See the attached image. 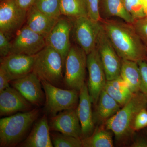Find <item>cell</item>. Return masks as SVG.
<instances>
[{"instance_id": "cell-1", "label": "cell", "mask_w": 147, "mask_h": 147, "mask_svg": "<svg viewBox=\"0 0 147 147\" xmlns=\"http://www.w3.org/2000/svg\"><path fill=\"white\" fill-rule=\"evenodd\" d=\"M100 23L121 59L147 61L146 47L132 24L110 18H102Z\"/></svg>"}, {"instance_id": "cell-2", "label": "cell", "mask_w": 147, "mask_h": 147, "mask_svg": "<svg viewBox=\"0 0 147 147\" xmlns=\"http://www.w3.org/2000/svg\"><path fill=\"white\" fill-rule=\"evenodd\" d=\"M40 115L37 108L18 113L0 120V147L16 146L22 142Z\"/></svg>"}, {"instance_id": "cell-3", "label": "cell", "mask_w": 147, "mask_h": 147, "mask_svg": "<svg viewBox=\"0 0 147 147\" xmlns=\"http://www.w3.org/2000/svg\"><path fill=\"white\" fill-rule=\"evenodd\" d=\"M147 108V97L141 92L135 93L126 104L105 122V127L115 135L116 139L123 141L134 132V119L139 111Z\"/></svg>"}, {"instance_id": "cell-4", "label": "cell", "mask_w": 147, "mask_h": 147, "mask_svg": "<svg viewBox=\"0 0 147 147\" xmlns=\"http://www.w3.org/2000/svg\"><path fill=\"white\" fill-rule=\"evenodd\" d=\"M32 72L41 81L61 88L64 86V64L62 58L50 45H46L35 55Z\"/></svg>"}, {"instance_id": "cell-5", "label": "cell", "mask_w": 147, "mask_h": 147, "mask_svg": "<svg viewBox=\"0 0 147 147\" xmlns=\"http://www.w3.org/2000/svg\"><path fill=\"white\" fill-rule=\"evenodd\" d=\"M87 55L78 45H71L66 58L64 86L67 89L80 91L86 83Z\"/></svg>"}, {"instance_id": "cell-6", "label": "cell", "mask_w": 147, "mask_h": 147, "mask_svg": "<svg viewBox=\"0 0 147 147\" xmlns=\"http://www.w3.org/2000/svg\"><path fill=\"white\" fill-rule=\"evenodd\" d=\"M41 82L45 94V111L50 117L56 116L63 110L77 108L79 91L63 89L45 81Z\"/></svg>"}, {"instance_id": "cell-7", "label": "cell", "mask_w": 147, "mask_h": 147, "mask_svg": "<svg viewBox=\"0 0 147 147\" xmlns=\"http://www.w3.org/2000/svg\"><path fill=\"white\" fill-rule=\"evenodd\" d=\"M72 30L77 45L87 55L95 49L98 35L102 29L100 21L92 20L88 16L73 20Z\"/></svg>"}, {"instance_id": "cell-8", "label": "cell", "mask_w": 147, "mask_h": 147, "mask_svg": "<svg viewBox=\"0 0 147 147\" xmlns=\"http://www.w3.org/2000/svg\"><path fill=\"white\" fill-rule=\"evenodd\" d=\"M96 48L99 53L107 81L120 77L121 59L113 47L102 26L98 38Z\"/></svg>"}, {"instance_id": "cell-9", "label": "cell", "mask_w": 147, "mask_h": 147, "mask_svg": "<svg viewBox=\"0 0 147 147\" xmlns=\"http://www.w3.org/2000/svg\"><path fill=\"white\" fill-rule=\"evenodd\" d=\"M27 11L19 7L15 0H4L0 4V31L10 38L23 27Z\"/></svg>"}, {"instance_id": "cell-10", "label": "cell", "mask_w": 147, "mask_h": 147, "mask_svg": "<svg viewBox=\"0 0 147 147\" xmlns=\"http://www.w3.org/2000/svg\"><path fill=\"white\" fill-rule=\"evenodd\" d=\"M87 64L88 72L87 86L92 104L96 105L107 82L104 68L96 47L87 55Z\"/></svg>"}, {"instance_id": "cell-11", "label": "cell", "mask_w": 147, "mask_h": 147, "mask_svg": "<svg viewBox=\"0 0 147 147\" xmlns=\"http://www.w3.org/2000/svg\"><path fill=\"white\" fill-rule=\"evenodd\" d=\"M46 45L44 36L34 32L25 25L16 33L11 42L10 54L34 56Z\"/></svg>"}, {"instance_id": "cell-12", "label": "cell", "mask_w": 147, "mask_h": 147, "mask_svg": "<svg viewBox=\"0 0 147 147\" xmlns=\"http://www.w3.org/2000/svg\"><path fill=\"white\" fill-rule=\"evenodd\" d=\"M70 19L59 18L49 34L45 38L47 45L60 54L65 65L66 58L71 47L70 34L72 23Z\"/></svg>"}, {"instance_id": "cell-13", "label": "cell", "mask_w": 147, "mask_h": 147, "mask_svg": "<svg viewBox=\"0 0 147 147\" xmlns=\"http://www.w3.org/2000/svg\"><path fill=\"white\" fill-rule=\"evenodd\" d=\"M34 56L11 53L1 58L0 68L8 76L10 82L25 77L32 72Z\"/></svg>"}, {"instance_id": "cell-14", "label": "cell", "mask_w": 147, "mask_h": 147, "mask_svg": "<svg viewBox=\"0 0 147 147\" xmlns=\"http://www.w3.org/2000/svg\"><path fill=\"white\" fill-rule=\"evenodd\" d=\"M10 84L32 105L40 106L43 104L45 96L41 80L33 72L11 81Z\"/></svg>"}, {"instance_id": "cell-15", "label": "cell", "mask_w": 147, "mask_h": 147, "mask_svg": "<svg viewBox=\"0 0 147 147\" xmlns=\"http://www.w3.org/2000/svg\"><path fill=\"white\" fill-rule=\"evenodd\" d=\"M50 131H59L82 139V128L76 108L59 112L49 121Z\"/></svg>"}, {"instance_id": "cell-16", "label": "cell", "mask_w": 147, "mask_h": 147, "mask_svg": "<svg viewBox=\"0 0 147 147\" xmlns=\"http://www.w3.org/2000/svg\"><path fill=\"white\" fill-rule=\"evenodd\" d=\"M32 105L13 87L0 92V116L5 117L32 109Z\"/></svg>"}, {"instance_id": "cell-17", "label": "cell", "mask_w": 147, "mask_h": 147, "mask_svg": "<svg viewBox=\"0 0 147 147\" xmlns=\"http://www.w3.org/2000/svg\"><path fill=\"white\" fill-rule=\"evenodd\" d=\"M92 104L87 83H86L79 91V102L76 108L82 128V139L91 135L94 130Z\"/></svg>"}, {"instance_id": "cell-18", "label": "cell", "mask_w": 147, "mask_h": 147, "mask_svg": "<svg viewBox=\"0 0 147 147\" xmlns=\"http://www.w3.org/2000/svg\"><path fill=\"white\" fill-rule=\"evenodd\" d=\"M18 146L22 147H53L49 121L46 114L36 121L28 135Z\"/></svg>"}, {"instance_id": "cell-19", "label": "cell", "mask_w": 147, "mask_h": 147, "mask_svg": "<svg viewBox=\"0 0 147 147\" xmlns=\"http://www.w3.org/2000/svg\"><path fill=\"white\" fill-rule=\"evenodd\" d=\"M58 20L44 14L33 5L27 11L26 25L45 38Z\"/></svg>"}, {"instance_id": "cell-20", "label": "cell", "mask_w": 147, "mask_h": 147, "mask_svg": "<svg viewBox=\"0 0 147 147\" xmlns=\"http://www.w3.org/2000/svg\"><path fill=\"white\" fill-rule=\"evenodd\" d=\"M121 77L133 93L141 92V73L137 62L121 59Z\"/></svg>"}, {"instance_id": "cell-21", "label": "cell", "mask_w": 147, "mask_h": 147, "mask_svg": "<svg viewBox=\"0 0 147 147\" xmlns=\"http://www.w3.org/2000/svg\"><path fill=\"white\" fill-rule=\"evenodd\" d=\"M100 3L105 18L118 17L131 24L135 21L125 8L123 0H101Z\"/></svg>"}, {"instance_id": "cell-22", "label": "cell", "mask_w": 147, "mask_h": 147, "mask_svg": "<svg viewBox=\"0 0 147 147\" xmlns=\"http://www.w3.org/2000/svg\"><path fill=\"white\" fill-rule=\"evenodd\" d=\"M96 117L99 121H106L117 113L121 105L104 90L96 103Z\"/></svg>"}, {"instance_id": "cell-23", "label": "cell", "mask_w": 147, "mask_h": 147, "mask_svg": "<svg viewBox=\"0 0 147 147\" xmlns=\"http://www.w3.org/2000/svg\"><path fill=\"white\" fill-rule=\"evenodd\" d=\"M112 132L106 127L95 129L91 135L82 139V147H113Z\"/></svg>"}, {"instance_id": "cell-24", "label": "cell", "mask_w": 147, "mask_h": 147, "mask_svg": "<svg viewBox=\"0 0 147 147\" xmlns=\"http://www.w3.org/2000/svg\"><path fill=\"white\" fill-rule=\"evenodd\" d=\"M61 15L73 20L88 16L86 0H60Z\"/></svg>"}, {"instance_id": "cell-25", "label": "cell", "mask_w": 147, "mask_h": 147, "mask_svg": "<svg viewBox=\"0 0 147 147\" xmlns=\"http://www.w3.org/2000/svg\"><path fill=\"white\" fill-rule=\"evenodd\" d=\"M50 136L53 147H82L81 139L57 131H50Z\"/></svg>"}, {"instance_id": "cell-26", "label": "cell", "mask_w": 147, "mask_h": 147, "mask_svg": "<svg viewBox=\"0 0 147 147\" xmlns=\"http://www.w3.org/2000/svg\"><path fill=\"white\" fill-rule=\"evenodd\" d=\"M34 5L38 10L50 17L59 19L61 15L60 0H36Z\"/></svg>"}, {"instance_id": "cell-27", "label": "cell", "mask_w": 147, "mask_h": 147, "mask_svg": "<svg viewBox=\"0 0 147 147\" xmlns=\"http://www.w3.org/2000/svg\"><path fill=\"white\" fill-rule=\"evenodd\" d=\"M104 90L122 107L129 101L134 94L131 91L115 88L109 81L106 82Z\"/></svg>"}, {"instance_id": "cell-28", "label": "cell", "mask_w": 147, "mask_h": 147, "mask_svg": "<svg viewBox=\"0 0 147 147\" xmlns=\"http://www.w3.org/2000/svg\"><path fill=\"white\" fill-rule=\"evenodd\" d=\"M125 8L135 20L146 16L141 0H123Z\"/></svg>"}, {"instance_id": "cell-29", "label": "cell", "mask_w": 147, "mask_h": 147, "mask_svg": "<svg viewBox=\"0 0 147 147\" xmlns=\"http://www.w3.org/2000/svg\"><path fill=\"white\" fill-rule=\"evenodd\" d=\"M132 25L147 48V16L135 20Z\"/></svg>"}, {"instance_id": "cell-30", "label": "cell", "mask_w": 147, "mask_h": 147, "mask_svg": "<svg viewBox=\"0 0 147 147\" xmlns=\"http://www.w3.org/2000/svg\"><path fill=\"white\" fill-rule=\"evenodd\" d=\"M88 16L92 20L100 21L102 18L100 12V0H86Z\"/></svg>"}, {"instance_id": "cell-31", "label": "cell", "mask_w": 147, "mask_h": 147, "mask_svg": "<svg viewBox=\"0 0 147 147\" xmlns=\"http://www.w3.org/2000/svg\"><path fill=\"white\" fill-rule=\"evenodd\" d=\"M11 42L10 38L0 31V56L5 57L11 53Z\"/></svg>"}, {"instance_id": "cell-32", "label": "cell", "mask_w": 147, "mask_h": 147, "mask_svg": "<svg viewBox=\"0 0 147 147\" xmlns=\"http://www.w3.org/2000/svg\"><path fill=\"white\" fill-rule=\"evenodd\" d=\"M147 126V110L144 108L139 111L134 119L133 129L134 131H138Z\"/></svg>"}, {"instance_id": "cell-33", "label": "cell", "mask_w": 147, "mask_h": 147, "mask_svg": "<svg viewBox=\"0 0 147 147\" xmlns=\"http://www.w3.org/2000/svg\"><path fill=\"white\" fill-rule=\"evenodd\" d=\"M141 76V92L147 97V61L138 62Z\"/></svg>"}, {"instance_id": "cell-34", "label": "cell", "mask_w": 147, "mask_h": 147, "mask_svg": "<svg viewBox=\"0 0 147 147\" xmlns=\"http://www.w3.org/2000/svg\"><path fill=\"white\" fill-rule=\"evenodd\" d=\"M10 81L5 71L0 68V92L9 86Z\"/></svg>"}, {"instance_id": "cell-35", "label": "cell", "mask_w": 147, "mask_h": 147, "mask_svg": "<svg viewBox=\"0 0 147 147\" xmlns=\"http://www.w3.org/2000/svg\"><path fill=\"white\" fill-rule=\"evenodd\" d=\"M17 5L21 8L28 11L34 4L36 0H15Z\"/></svg>"}, {"instance_id": "cell-36", "label": "cell", "mask_w": 147, "mask_h": 147, "mask_svg": "<svg viewBox=\"0 0 147 147\" xmlns=\"http://www.w3.org/2000/svg\"><path fill=\"white\" fill-rule=\"evenodd\" d=\"M130 147H147V140L143 137H139L134 140Z\"/></svg>"}, {"instance_id": "cell-37", "label": "cell", "mask_w": 147, "mask_h": 147, "mask_svg": "<svg viewBox=\"0 0 147 147\" xmlns=\"http://www.w3.org/2000/svg\"><path fill=\"white\" fill-rule=\"evenodd\" d=\"M141 1L143 6L144 12L146 16H147V0H141Z\"/></svg>"}, {"instance_id": "cell-38", "label": "cell", "mask_w": 147, "mask_h": 147, "mask_svg": "<svg viewBox=\"0 0 147 147\" xmlns=\"http://www.w3.org/2000/svg\"><path fill=\"white\" fill-rule=\"evenodd\" d=\"M0 1H4V0H0Z\"/></svg>"}, {"instance_id": "cell-39", "label": "cell", "mask_w": 147, "mask_h": 147, "mask_svg": "<svg viewBox=\"0 0 147 147\" xmlns=\"http://www.w3.org/2000/svg\"><path fill=\"white\" fill-rule=\"evenodd\" d=\"M146 133H147V131H146Z\"/></svg>"}, {"instance_id": "cell-40", "label": "cell", "mask_w": 147, "mask_h": 147, "mask_svg": "<svg viewBox=\"0 0 147 147\" xmlns=\"http://www.w3.org/2000/svg\"><path fill=\"white\" fill-rule=\"evenodd\" d=\"M147 53V48H146Z\"/></svg>"}]
</instances>
